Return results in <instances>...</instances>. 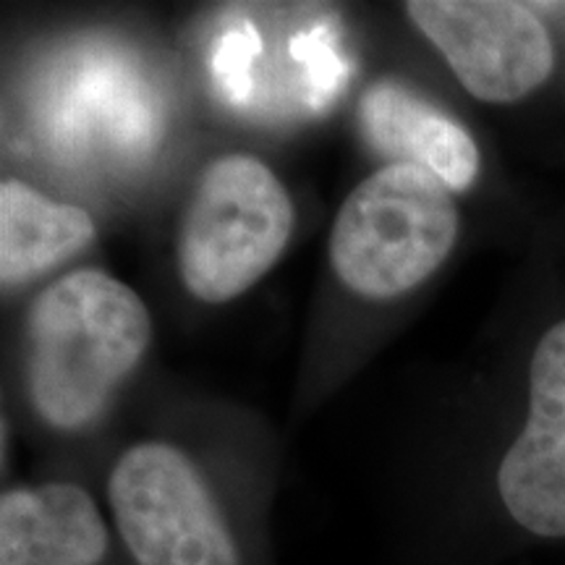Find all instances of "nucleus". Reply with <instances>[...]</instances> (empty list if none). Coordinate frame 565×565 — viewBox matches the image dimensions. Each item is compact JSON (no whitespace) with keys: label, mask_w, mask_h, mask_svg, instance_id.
Wrapping results in <instances>:
<instances>
[{"label":"nucleus","mask_w":565,"mask_h":565,"mask_svg":"<svg viewBox=\"0 0 565 565\" xmlns=\"http://www.w3.org/2000/svg\"><path fill=\"white\" fill-rule=\"evenodd\" d=\"M152 338L145 301L103 270H76L47 286L26 322V383L38 414L55 429L95 422Z\"/></svg>","instance_id":"1"},{"label":"nucleus","mask_w":565,"mask_h":565,"mask_svg":"<svg viewBox=\"0 0 565 565\" xmlns=\"http://www.w3.org/2000/svg\"><path fill=\"white\" fill-rule=\"evenodd\" d=\"M458 238L450 189L412 162H391L359 183L330 231V263L349 291L372 301L412 291Z\"/></svg>","instance_id":"2"},{"label":"nucleus","mask_w":565,"mask_h":565,"mask_svg":"<svg viewBox=\"0 0 565 565\" xmlns=\"http://www.w3.org/2000/svg\"><path fill=\"white\" fill-rule=\"evenodd\" d=\"M294 231V204L254 154L212 160L179 231V270L196 299H236L278 263Z\"/></svg>","instance_id":"3"},{"label":"nucleus","mask_w":565,"mask_h":565,"mask_svg":"<svg viewBox=\"0 0 565 565\" xmlns=\"http://www.w3.org/2000/svg\"><path fill=\"white\" fill-rule=\"evenodd\" d=\"M108 505L137 565H242L221 500L175 445L126 450L108 477Z\"/></svg>","instance_id":"4"},{"label":"nucleus","mask_w":565,"mask_h":565,"mask_svg":"<svg viewBox=\"0 0 565 565\" xmlns=\"http://www.w3.org/2000/svg\"><path fill=\"white\" fill-rule=\"evenodd\" d=\"M406 11L477 100L519 103L553 74V40L524 3L414 0Z\"/></svg>","instance_id":"5"},{"label":"nucleus","mask_w":565,"mask_h":565,"mask_svg":"<svg viewBox=\"0 0 565 565\" xmlns=\"http://www.w3.org/2000/svg\"><path fill=\"white\" fill-rule=\"evenodd\" d=\"M505 511L529 534L565 540V320L536 343L529 414L498 469Z\"/></svg>","instance_id":"6"},{"label":"nucleus","mask_w":565,"mask_h":565,"mask_svg":"<svg viewBox=\"0 0 565 565\" xmlns=\"http://www.w3.org/2000/svg\"><path fill=\"white\" fill-rule=\"evenodd\" d=\"M110 532L74 482L11 487L0 498V565H100Z\"/></svg>","instance_id":"7"},{"label":"nucleus","mask_w":565,"mask_h":565,"mask_svg":"<svg viewBox=\"0 0 565 565\" xmlns=\"http://www.w3.org/2000/svg\"><path fill=\"white\" fill-rule=\"evenodd\" d=\"M366 139L391 158L437 175L450 192H466L479 175V150L461 124L412 92L380 82L362 100Z\"/></svg>","instance_id":"8"},{"label":"nucleus","mask_w":565,"mask_h":565,"mask_svg":"<svg viewBox=\"0 0 565 565\" xmlns=\"http://www.w3.org/2000/svg\"><path fill=\"white\" fill-rule=\"evenodd\" d=\"M95 233L87 210L47 200L17 179L0 183V280L6 288L87 249Z\"/></svg>","instance_id":"9"},{"label":"nucleus","mask_w":565,"mask_h":565,"mask_svg":"<svg viewBox=\"0 0 565 565\" xmlns=\"http://www.w3.org/2000/svg\"><path fill=\"white\" fill-rule=\"evenodd\" d=\"M259 34L249 21H238L217 38L215 79L231 103L242 105L252 95V66L259 53Z\"/></svg>","instance_id":"10"},{"label":"nucleus","mask_w":565,"mask_h":565,"mask_svg":"<svg viewBox=\"0 0 565 565\" xmlns=\"http://www.w3.org/2000/svg\"><path fill=\"white\" fill-rule=\"evenodd\" d=\"M294 58L307 66L309 95H312L315 105H322L328 97L335 95L343 82V63L328 42L324 30H315L294 40Z\"/></svg>","instance_id":"11"}]
</instances>
